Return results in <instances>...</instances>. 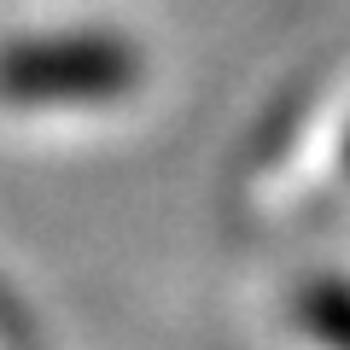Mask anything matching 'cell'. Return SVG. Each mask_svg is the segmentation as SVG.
<instances>
[{
  "instance_id": "obj_2",
  "label": "cell",
  "mask_w": 350,
  "mask_h": 350,
  "mask_svg": "<svg viewBox=\"0 0 350 350\" xmlns=\"http://www.w3.org/2000/svg\"><path fill=\"white\" fill-rule=\"evenodd\" d=\"M298 315L327 338V345L350 350V286H338V280H315V286H304Z\"/></svg>"
},
{
  "instance_id": "obj_1",
  "label": "cell",
  "mask_w": 350,
  "mask_h": 350,
  "mask_svg": "<svg viewBox=\"0 0 350 350\" xmlns=\"http://www.w3.org/2000/svg\"><path fill=\"white\" fill-rule=\"evenodd\" d=\"M146 76L140 47L111 29H59V36L0 41V105L64 111V105H111Z\"/></svg>"
},
{
  "instance_id": "obj_3",
  "label": "cell",
  "mask_w": 350,
  "mask_h": 350,
  "mask_svg": "<svg viewBox=\"0 0 350 350\" xmlns=\"http://www.w3.org/2000/svg\"><path fill=\"white\" fill-rule=\"evenodd\" d=\"M345 163H350V140H345Z\"/></svg>"
}]
</instances>
